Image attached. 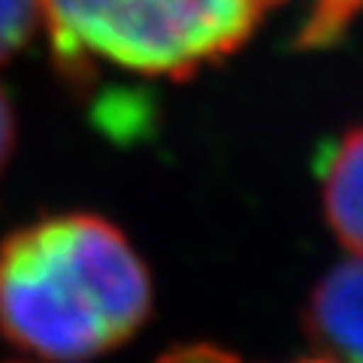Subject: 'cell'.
Segmentation results:
<instances>
[{
    "label": "cell",
    "instance_id": "6",
    "mask_svg": "<svg viewBox=\"0 0 363 363\" xmlns=\"http://www.w3.org/2000/svg\"><path fill=\"white\" fill-rule=\"evenodd\" d=\"M40 21V0H0V64L30 40Z\"/></svg>",
    "mask_w": 363,
    "mask_h": 363
},
{
    "label": "cell",
    "instance_id": "2",
    "mask_svg": "<svg viewBox=\"0 0 363 363\" xmlns=\"http://www.w3.org/2000/svg\"><path fill=\"white\" fill-rule=\"evenodd\" d=\"M281 0H40L55 61L185 79L252 37Z\"/></svg>",
    "mask_w": 363,
    "mask_h": 363
},
{
    "label": "cell",
    "instance_id": "3",
    "mask_svg": "<svg viewBox=\"0 0 363 363\" xmlns=\"http://www.w3.org/2000/svg\"><path fill=\"white\" fill-rule=\"evenodd\" d=\"M312 342L342 363H363V257L333 267L306 303Z\"/></svg>",
    "mask_w": 363,
    "mask_h": 363
},
{
    "label": "cell",
    "instance_id": "8",
    "mask_svg": "<svg viewBox=\"0 0 363 363\" xmlns=\"http://www.w3.org/2000/svg\"><path fill=\"white\" fill-rule=\"evenodd\" d=\"M13 143H16V118H13V106H9L6 94L0 91V173L13 155Z\"/></svg>",
    "mask_w": 363,
    "mask_h": 363
},
{
    "label": "cell",
    "instance_id": "7",
    "mask_svg": "<svg viewBox=\"0 0 363 363\" xmlns=\"http://www.w3.org/2000/svg\"><path fill=\"white\" fill-rule=\"evenodd\" d=\"M157 363H242L236 354L215 345H179L173 351L157 357ZM306 363H324V360H306Z\"/></svg>",
    "mask_w": 363,
    "mask_h": 363
},
{
    "label": "cell",
    "instance_id": "4",
    "mask_svg": "<svg viewBox=\"0 0 363 363\" xmlns=\"http://www.w3.org/2000/svg\"><path fill=\"white\" fill-rule=\"evenodd\" d=\"M318 179L327 224L348 252L363 257V124L324 152Z\"/></svg>",
    "mask_w": 363,
    "mask_h": 363
},
{
    "label": "cell",
    "instance_id": "1",
    "mask_svg": "<svg viewBox=\"0 0 363 363\" xmlns=\"http://www.w3.org/2000/svg\"><path fill=\"white\" fill-rule=\"evenodd\" d=\"M149 315V269L100 215H49L0 240V333L13 345L85 363L124 345Z\"/></svg>",
    "mask_w": 363,
    "mask_h": 363
},
{
    "label": "cell",
    "instance_id": "5",
    "mask_svg": "<svg viewBox=\"0 0 363 363\" xmlns=\"http://www.w3.org/2000/svg\"><path fill=\"white\" fill-rule=\"evenodd\" d=\"M363 16V0H309L297 33V49H330Z\"/></svg>",
    "mask_w": 363,
    "mask_h": 363
}]
</instances>
